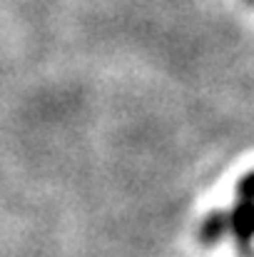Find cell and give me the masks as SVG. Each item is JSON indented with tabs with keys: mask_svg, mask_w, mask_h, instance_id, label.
Listing matches in <instances>:
<instances>
[{
	"mask_svg": "<svg viewBox=\"0 0 254 257\" xmlns=\"http://www.w3.org/2000/svg\"><path fill=\"white\" fill-rule=\"evenodd\" d=\"M229 215V235L237 242V250L242 255H249L254 242V200L239 197L234 207L227 210Z\"/></svg>",
	"mask_w": 254,
	"mask_h": 257,
	"instance_id": "1",
	"label": "cell"
},
{
	"mask_svg": "<svg viewBox=\"0 0 254 257\" xmlns=\"http://www.w3.org/2000/svg\"><path fill=\"white\" fill-rule=\"evenodd\" d=\"M227 235H229V215H227V210H212L199 225V242L202 245H217Z\"/></svg>",
	"mask_w": 254,
	"mask_h": 257,
	"instance_id": "2",
	"label": "cell"
},
{
	"mask_svg": "<svg viewBox=\"0 0 254 257\" xmlns=\"http://www.w3.org/2000/svg\"><path fill=\"white\" fill-rule=\"evenodd\" d=\"M237 195L244 197V200H254V170L239 177V182H237Z\"/></svg>",
	"mask_w": 254,
	"mask_h": 257,
	"instance_id": "3",
	"label": "cell"
}]
</instances>
